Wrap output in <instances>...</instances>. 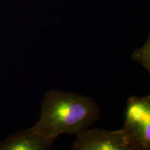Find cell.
<instances>
[{
	"mask_svg": "<svg viewBox=\"0 0 150 150\" xmlns=\"http://www.w3.org/2000/svg\"><path fill=\"white\" fill-rule=\"evenodd\" d=\"M99 117L98 104L91 97L52 90L45 94L40 117L31 129L39 136L55 140L63 134L76 136Z\"/></svg>",
	"mask_w": 150,
	"mask_h": 150,
	"instance_id": "cell-1",
	"label": "cell"
},
{
	"mask_svg": "<svg viewBox=\"0 0 150 150\" xmlns=\"http://www.w3.org/2000/svg\"><path fill=\"white\" fill-rule=\"evenodd\" d=\"M122 131L129 150L150 148V96L127 99L125 120Z\"/></svg>",
	"mask_w": 150,
	"mask_h": 150,
	"instance_id": "cell-2",
	"label": "cell"
},
{
	"mask_svg": "<svg viewBox=\"0 0 150 150\" xmlns=\"http://www.w3.org/2000/svg\"><path fill=\"white\" fill-rule=\"evenodd\" d=\"M71 148L73 150H129L121 129L106 130L89 127L76 136Z\"/></svg>",
	"mask_w": 150,
	"mask_h": 150,
	"instance_id": "cell-3",
	"label": "cell"
},
{
	"mask_svg": "<svg viewBox=\"0 0 150 150\" xmlns=\"http://www.w3.org/2000/svg\"><path fill=\"white\" fill-rule=\"evenodd\" d=\"M54 142V140L39 136L29 128L0 142V150H49Z\"/></svg>",
	"mask_w": 150,
	"mask_h": 150,
	"instance_id": "cell-4",
	"label": "cell"
},
{
	"mask_svg": "<svg viewBox=\"0 0 150 150\" xmlns=\"http://www.w3.org/2000/svg\"><path fill=\"white\" fill-rule=\"evenodd\" d=\"M131 59L140 63L150 74V37L141 47L136 49L131 55Z\"/></svg>",
	"mask_w": 150,
	"mask_h": 150,
	"instance_id": "cell-5",
	"label": "cell"
}]
</instances>
